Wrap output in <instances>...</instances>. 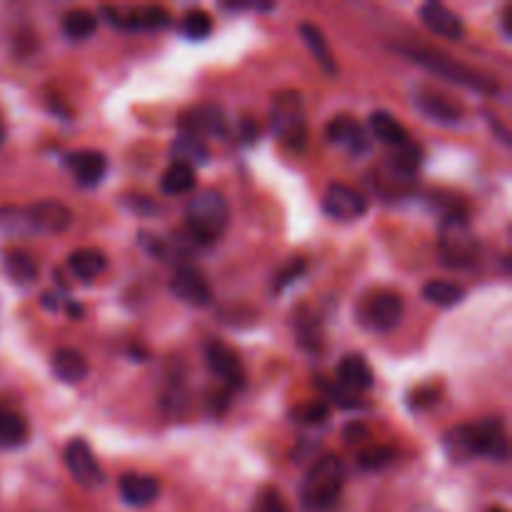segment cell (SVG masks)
Here are the masks:
<instances>
[{"label":"cell","instance_id":"6da1fadb","mask_svg":"<svg viewBox=\"0 0 512 512\" xmlns=\"http://www.w3.org/2000/svg\"><path fill=\"white\" fill-rule=\"evenodd\" d=\"M450 458H473V455H485L490 460H508V433L498 418H488L478 425H463L448 433L445 438Z\"/></svg>","mask_w":512,"mask_h":512},{"label":"cell","instance_id":"7a4b0ae2","mask_svg":"<svg viewBox=\"0 0 512 512\" xmlns=\"http://www.w3.org/2000/svg\"><path fill=\"white\" fill-rule=\"evenodd\" d=\"M230 220V205L220 190H200L188 200L185 208V225L193 240L213 243L225 233Z\"/></svg>","mask_w":512,"mask_h":512},{"label":"cell","instance_id":"3957f363","mask_svg":"<svg viewBox=\"0 0 512 512\" xmlns=\"http://www.w3.org/2000/svg\"><path fill=\"white\" fill-rule=\"evenodd\" d=\"M345 485V468L338 455H323L310 465L303 480V503L308 510H330Z\"/></svg>","mask_w":512,"mask_h":512},{"label":"cell","instance_id":"277c9868","mask_svg":"<svg viewBox=\"0 0 512 512\" xmlns=\"http://www.w3.org/2000/svg\"><path fill=\"white\" fill-rule=\"evenodd\" d=\"M413 63L423 65L430 73L440 75V78L450 80V83L460 85V88L475 90V93H495L498 90V83L488 75L478 73V70L468 68L460 60L450 58V55L440 53V50H403Z\"/></svg>","mask_w":512,"mask_h":512},{"label":"cell","instance_id":"5b68a950","mask_svg":"<svg viewBox=\"0 0 512 512\" xmlns=\"http://www.w3.org/2000/svg\"><path fill=\"white\" fill-rule=\"evenodd\" d=\"M478 240H475L470 220L463 210L445 215L440 225V258L453 268H470L478 260Z\"/></svg>","mask_w":512,"mask_h":512},{"label":"cell","instance_id":"8992f818","mask_svg":"<svg viewBox=\"0 0 512 512\" xmlns=\"http://www.w3.org/2000/svg\"><path fill=\"white\" fill-rule=\"evenodd\" d=\"M270 125L273 133L283 140L290 148L300 150L308 138V125H305V110L303 98L295 90H280L273 98V108H270Z\"/></svg>","mask_w":512,"mask_h":512},{"label":"cell","instance_id":"52a82bcc","mask_svg":"<svg viewBox=\"0 0 512 512\" xmlns=\"http://www.w3.org/2000/svg\"><path fill=\"white\" fill-rule=\"evenodd\" d=\"M358 315L365 328L375 330V333H388L403 318V300L388 290H378L360 303Z\"/></svg>","mask_w":512,"mask_h":512},{"label":"cell","instance_id":"ba28073f","mask_svg":"<svg viewBox=\"0 0 512 512\" xmlns=\"http://www.w3.org/2000/svg\"><path fill=\"white\" fill-rule=\"evenodd\" d=\"M100 13L110 18V25H118L125 30H160L170 25V13L163 5H140V8H108L105 5Z\"/></svg>","mask_w":512,"mask_h":512},{"label":"cell","instance_id":"9c48e42d","mask_svg":"<svg viewBox=\"0 0 512 512\" xmlns=\"http://www.w3.org/2000/svg\"><path fill=\"white\" fill-rule=\"evenodd\" d=\"M323 210L333 220H358L368 213V200L345 183H333L323 195Z\"/></svg>","mask_w":512,"mask_h":512},{"label":"cell","instance_id":"30bf717a","mask_svg":"<svg viewBox=\"0 0 512 512\" xmlns=\"http://www.w3.org/2000/svg\"><path fill=\"white\" fill-rule=\"evenodd\" d=\"M30 233H65L73 223V213L60 200H40L25 208Z\"/></svg>","mask_w":512,"mask_h":512},{"label":"cell","instance_id":"8fae6325","mask_svg":"<svg viewBox=\"0 0 512 512\" xmlns=\"http://www.w3.org/2000/svg\"><path fill=\"white\" fill-rule=\"evenodd\" d=\"M65 468L73 475V480H78L83 488H98L103 483V470H100L98 460H95L93 450L88 448L85 440H70L65 445Z\"/></svg>","mask_w":512,"mask_h":512},{"label":"cell","instance_id":"7c38bea8","mask_svg":"<svg viewBox=\"0 0 512 512\" xmlns=\"http://www.w3.org/2000/svg\"><path fill=\"white\" fill-rule=\"evenodd\" d=\"M170 290H173L175 298L193 305V308H205L213 300V290H210L205 275L198 268H190V265L175 270L173 278H170Z\"/></svg>","mask_w":512,"mask_h":512},{"label":"cell","instance_id":"4fadbf2b","mask_svg":"<svg viewBox=\"0 0 512 512\" xmlns=\"http://www.w3.org/2000/svg\"><path fill=\"white\" fill-rule=\"evenodd\" d=\"M205 363H208L210 373L223 380L228 388H240L243 385V365H240L238 355L228 345L220 343V340H210L205 345Z\"/></svg>","mask_w":512,"mask_h":512},{"label":"cell","instance_id":"5bb4252c","mask_svg":"<svg viewBox=\"0 0 512 512\" xmlns=\"http://www.w3.org/2000/svg\"><path fill=\"white\" fill-rule=\"evenodd\" d=\"M65 168L73 173L78 185L83 188H93L103 180L105 170H108V160L98 150H75V153L65 155Z\"/></svg>","mask_w":512,"mask_h":512},{"label":"cell","instance_id":"9a60e30c","mask_svg":"<svg viewBox=\"0 0 512 512\" xmlns=\"http://www.w3.org/2000/svg\"><path fill=\"white\" fill-rule=\"evenodd\" d=\"M420 20L425 23V28L433 30L440 38L463 40L465 35V25L463 20H460V15L455 13V10H450L448 5L435 3V0H430V3H425L423 8H420Z\"/></svg>","mask_w":512,"mask_h":512},{"label":"cell","instance_id":"2e32d148","mask_svg":"<svg viewBox=\"0 0 512 512\" xmlns=\"http://www.w3.org/2000/svg\"><path fill=\"white\" fill-rule=\"evenodd\" d=\"M328 140L353 155H363L370 150V140L365 128L355 118H348V115H340V118L330 120Z\"/></svg>","mask_w":512,"mask_h":512},{"label":"cell","instance_id":"e0dca14e","mask_svg":"<svg viewBox=\"0 0 512 512\" xmlns=\"http://www.w3.org/2000/svg\"><path fill=\"white\" fill-rule=\"evenodd\" d=\"M120 498L125 500L133 508H145L153 500H158L160 495V483L153 475H140V473H128L120 478L118 483Z\"/></svg>","mask_w":512,"mask_h":512},{"label":"cell","instance_id":"ac0fdd59","mask_svg":"<svg viewBox=\"0 0 512 512\" xmlns=\"http://www.w3.org/2000/svg\"><path fill=\"white\" fill-rule=\"evenodd\" d=\"M373 370L363 355H345L338 365V385L350 393H365L373 388Z\"/></svg>","mask_w":512,"mask_h":512},{"label":"cell","instance_id":"d6986e66","mask_svg":"<svg viewBox=\"0 0 512 512\" xmlns=\"http://www.w3.org/2000/svg\"><path fill=\"white\" fill-rule=\"evenodd\" d=\"M183 133L195 135H225V115L223 110L215 105H205V108L188 110L183 115Z\"/></svg>","mask_w":512,"mask_h":512},{"label":"cell","instance_id":"ffe728a7","mask_svg":"<svg viewBox=\"0 0 512 512\" xmlns=\"http://www.w3.org/2000/svg\"><path fill=\"white\" fill-rule=\"evenodd\" d=\"M50 365H53L55 378L63 380V383H68V385L80 383V380H83L85 375H88V370H90L85 355L78 353V350H73V348L55 350Z\"/></svg>","mask_w":512,"mask_h":512},{"label":"cell","instance_id":"44dd1931","mask_svg":"<svg viewBox=\"0 0 512 512\" xmlns=\"http://www.w3.org/2000/svg\"><path fill=\"white\" fill-rule=\"evenodd\" d=\"M413 100L415 105H418L420 113L438 120V123H458L460 115H463L458 105L450 103V100L443 98V95L433 93V90H415Z\"/></svg>","mask_w":512,"mask_h":512},{"label":"cell","instance_id":"7402d4cb","mask_svg":"<svg viewBox=\"0 0 512 512\" xmlns=\"http://www.w3.org/2000/svg\"><path fill=\"white\" fill-rule=\"evenodd\" d=\"M105 265H108V258H105L103 250L98 248H78L73 250L68 258L70 273L78 280H83V283H90V280L98 278L105 270Z\"/></svg>","mask_w":512,"mask_h":512},{"label":"cell","instance_id":"603a6c76","mask_svg":"<svg viewBox=\"0 0 512 512\" xmlns=\"http://www.w3.org/2000/svg\"><path fill=\"white\" fill-rule=\"evenodd\" d=\"M370 130H373L375 138L383 140V143L390 145V148H398V145L408 143L410 140L408 130L403 128V123H400L393 113H388V110H375V113L370 115Z\"/></svg>","mask_w":512,"mask_h":512},{"label":"cell","instance_id":"cb8c5ba5","mask_svg":"<svg viewBox=\"0 0 512 512\" xmlns=\"http://www.w3.org/2000/svg\"><path fill=\"white\" fill-rule=\"evenodd\" d=\"M60 28L68 40H85L98 30V15L88 8H70L60 20Z\"/></svg>","mask_w":512,"mask_h":512},{"label":"cell","instance_id":"d4e9b609","mask_svg":"<svg viewBox=\"0 0 512 512\" xmlns=\"http://www.w3.org/2000/svg\"><path fill=\"white\" fill-rule=\"evenodd\" d=\"M300 38L305 40V45H308V50L313 53V58L318 60L320 65H323L325 73H328V75L338 73V65H335L333 50H330L328 40H325L323 30H320L318 25H313V23L300 25Z\"/></svg>","mask_w":512,"mask_h":512},{"label":"cell","instance_id":"484cf974","mask_svg":"<svg viewBox=\"0 0 512 512\" xmlns=\"http://www.w3.org/2000/svg\"><path fill=\"white\" fill-rule=\"evenodd\" d=\"M3 270L5 275H8L13 283H33L35 278H38V263H35L33 258H30L25 250H5L3 253Z\"/></svg>","mask_w":512,"mask_h":512},{"label":"cell","instance_id":"4316f807","mask_svg":"<svg viewBox=\"0 0 512 512\" xmlns=\"http://www.w3.org/2000/svg\"><path fill=\"white\" fill-rule=\"evenodd\" d=\"M28 440V423L10 408H0V448H20Z\"/></svg>","mask_w":512,"mask_h":512},{"label":"cell","instance_id":"83f0119b","mask_svg":"<svg viewBox=\"0 0 512 512\" xmlns=\"http://www.w3.org/2000/svg\"><path fill=\"white\" fill-rule=\"evenodd\" d=\"M423 298L438 308H453V305L463 303L465 288L453 280H430L423 288Z\"/></svg>","mask_w":512,"mask_h":512},{"label":"cell","instance_id":"f1b7e54d","mask_svg":"<svg viewBox=\"0 0 512 512\" xmlns=\"http://www.w3.org/2000/svg\"><path fill=\"white\" fill-rule=\"evenodd\" d=\"M160 188L165 195H188L195 188V168L183 163H170L160 178Z\"/></svg>","mask_w":512,"mask_h":512},{"label":"cell","instance_id":"f546056e","mask_svg":"<svg viewBox=\"0 0 512 512\" xmlns=\"http://www.w3.org/2000/svg\"><path fill=\"white\" fill-rule=\"evenodd\" d=\"M170 153H173V163L190 165V168H193V163L200 165L208 160V148H205L203 140L188 133H180V138L175 140Z\"/></svg>","mask_w":512,"mask_h":512},{"label":"cell","instance_id":"4dcf8cb0","mask_svg":"<svg viewBox=\"0 0 512 512\" xmlns=\"http://www.w3.org/2000/svg\"><path fill=\"white\" fill-rule=\"evenodd\" d=\"M420 160H423V150H420L418 143L408 140V143L393 148V155H390V165H393L395 173L400 175H413L415 170L420 168Z\"/></svg>","mask_w":512,"mask_h":512},{"label":"cell","instance_id":"1f68e13d","mask_svg":"<svg viewBox=\"0 0 512 512\" xmlns=\"http://www.w3.org/2000/svg\"><path fill=\"white\" fill-rule=\"evenodd\" d=\"M180 33L188 40H203L213 33V20H210V15L205 10L193 8L180 20Z\"/></svg>","mask_w":512,"mask_h":512},{"label":"cell","instance_id":"d6a6232c","mask_svg":"<svg viewBox=\"0 0 512 512\" xmlns=\"http://www.w3.org/2000/svg\"><path fill=\"white\" fill-rule=\"evenodd\" d=\"M303 273H305V260L303 258H290L288 263H285L283 268H280L278 273H275L273 290H275V293H280V290H283V288L293 285L295 280H298Z\"/></svg>","mask_w":512,"mask_h":512},{"label":"cell","instance_id":"836d02e7","mask_svg":"<svg viewBox=\"0 0 512 512\" xmlns=\"http://www.w3.org/2000/svg\"><path fill=\"white\" fill-rule=\"evenodd\" d=\"M390 460H393V453H390V448L375 445V448L365 450V453L360 455V468H363V470H380V468H385Z\"/></svg>","mask_w":512,"mask_h":512},{"label":"cell","instance_id":"e575fe53","mask_svg":"<svg viewBox=\"0 0 512 512\" xmlns=\"http://www.w3.org/2000/svg\"><path fill=\"white\" fill-rule=\"evenodd\" d=\"M255 512H290L288 503L283 500V495L278 490H263L258 495V503H255Z\"/></svg>","mask_w":512,"mask_h":512},{"label":"cell","instance_id":"d590c367","mask_svg":"<svg viewBox=\"0 0 512 512\" xmlns=\"http://www.w3.org/2000/svg\"><path fill=\"white\" fill-rule=\"evenodd\" d=\"M330 415V408L325 403H310L308 408L300 410V420L308 425H320L323 420H328Z\"/></svg>","mask_w":512,"mask_h":512},{"label":"cell","instance_id":"8d00e7d4","mask_svg":"<svg viewBox=\"0 0 512 512\" xmlns=\"http://www.w3.org/2000/svg\"><path fill=\"white\" fill-rule=\"evenodd\" d=\"M328 393H330V398L338 400V405H343V408H360V405H363V403H360L358 395L350 393V390H345V388H340L338 383L330 385Z\"/></svg>","mask_w":512,"mask_h":512},{"label":"cell","instance_id":"74e56055","mask_svg":"<svg viewBox=\"0 0 512 512\" xmlns=\"http://www.w3.org/2000/svg\"><path fill=\"white\" fill-rule=\"evenodd\" d=\"M345 438H353L350 443H360V440H368V430L363 425H353V428L345 430Z\"/></svg>","mask_w":512,"mask_h":512},{"label":"cell","instance_id":"f35d334b","mask_svg":"<svg viewBox=\"0 0 512 512\" xmlns=\"http://www.w3.org/2000/svg\"><path fill=\"white\" fill-rule=\"evenodd\" d=\"M413 512H443V510L435 508V505H418Z\"/></svg>","mask_w":512,"mask_h":512},{"label":"cell","instance_id":"ab89813d","mask_svg":"<svg viewBox=\"0 0 512 512\" xmlns=\"http://www.w3.org/2000/svg\"><path fill=\"white\" fill-rule=\"evenodd\" d=\"M3 140H5V130H3V125H0V145H3Z\"/></svg>","mask_w":512,"mask_h":512},{"label":"cell","instance_id":"60d3db41","mask_svg":"<svg viewBox=\"0 0 512 512\" xmlns=\"http://www.w3.org/2000/svg\"><path fill=\"white\" fill-rule=\"evenodd\" d=\"M490 512H505L503 508H495V510H490Z\"/></svg>","mask_w":512,"mask_h":512}]
</instances>
